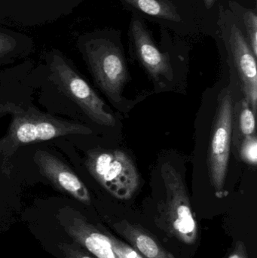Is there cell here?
I'll return each instance as SVG.
<instances>
[{
    "label": "cell",
    "instance_id": "obj_19",
    "mask_svg": "<svg viewBox=\"0 0 257 258\" xmlns=\"http://www.w3.org/2000/svg\"><path fill=\"white\" fill-rule=\"evenodd\" d=\"M228 258H248L244 244L241 241L237 242L233 251Z\"/></svg>",
    "mask_w": 257,
    "mask_h": 258
},
{
    "label": "cell",
    "instance_id": "obj_11",
    "mask_svg": "<svg viewBox=\"0 0 257 258\" xmlns=\"http://www.w3.org/2000/svg\"><path fill=\"white\" fill-rule=\"evenodd\" d=\"M123 236L143 258H173L147 232L138 226L122 223L119 227Z\"/></svg>",
    "mask_w": 257,
    "mask_h": 258
},
{
    "label": "cell",
    "instance_id": "obj_14",
    "mask_svg": "<svg viewBox=\"0 0 257 258\" xmlns=\"http://www.w3.org/2000/svg\"><path fill=\"white\" fill-rule=\"evenodd\" d=\"M243 21L247 33V42L253 55L257 56V16L256 12L245 9L242 15Z\"/></svg>",
    "mask_w": 257,
    "mask_h": 258
},
{
    "label": "cell",
    "instance_id": "obj_18",
    "mask_svg": "<svg viewBox=\"0 0 257 258\" xmlns=\"http://www.w3.org/2000/svg\"><path fill=\"white\" fill-rule=\"evenodd\" d=\"M13 167L6 162L0 152V195L2 189L5 185H7L12 180H16V176L13 174Z\"/></svg>",
    "mask_w": 257,
    "mask_h": 258
},
{
    "label": "cell",
    "instance_id": "obj_12",
    "mask_svg": "<svg viewBox=\"0 0 257 258\" xmlns=\"http://www.w3.org/2000/svg\"><path fill=\"white\" fill-rule=\"evenodd\" d=\"M124 4L150 18L178 23L181 17L169 0H120Z\"/></svg>",
    "mask_w": 257,
    "mask_h": 258
},
{
    "label": "cell",
    "instance_id": "obj_17",
    "mask_svg": "<svg viewBox=\"0 0 257 258\" xmlns=\"http://www.w3.org/2000/svg\"><path fill=\"white\" fill-rule=\"evenodd\" d=\"M108 236L111 240L113 251L118 258H143L133 247L129 246L112 235H108Z\"/></svg>",
    "mask_w": 257,
    "mask_h": 258
},
{
    "label": "cell",
    "instance_id": "obj_7",
    "mask_svg": "<svg viewBox=\"0 0 257 258\" xmlns=\"http://www.w3.org/2000/svg\"><path fill=\"white\" fill-rule=\"evenodd\" d=\"M166 192V214L174 234L187 245L198 238V224L190 206L185 183L181 174L170 163L161 168Z\"/></svg>",
    "mask_w": 257,
    "mask_h": 258
},
{
    "label": "cell",
    "instance_id": "obj_5",
    "mask_svg": "<svg viewBox=\"0 0 257 258\" xmlns=\"http://www.w3.org/2000/svg\"><path fill=\"white\" fill-rule=\"evenodd\" d=\"M218 24L222 39L239 77L245 101L255 113L257 105L256 57L230 11L220 8Z\"/></svg>",
    "mask_w": 257,
    "mask_h": 258
},
{
    "label": "cell",
    "instance_id": "obj_4",
    "mask_svg": "<svg viewBox=\"0 0 257 258\" xmlns=\"http://www.w3.org/2000/svg\"><path fill=\"white\" fill-rule=\"evenodd\" d=\"M82 51L97 84L110 99L119 101L128 78L120 48L112 41L99 38L86 42Z\"/></svg>",
    "mask_w": 257,
    "mask_h": 258
},
{
    "label": "cell",
    "instance_id": "obj_8",
    "mask_svg": "<svg viewBox=\"0 0 257 258\" xmlns=\"http://www.w3.org/2000/svg\"><path fill=\"white\" fill-rule=\"evenodd\" d=\"M33 162L41 175L56 189L84 204H90L91 196L76 173L57 155L47 149L37 148Z\"/></svg>",
    "mask_w": 257,
    "mask_h": 258
},
{
    "label": "cell",
    "instance_id": "obj_10",
    "mask_svg": "<svg viewBox=\"0 0 257 258\" xmlns=\"http://www.w3.org/2000/svg\"><path fill=\"white\" fill-rule=\"evenodd\" d=\"M63 227L70 237L95 257L118 258L108 235L101 233L81 217H72Z\"/></svg>",
    "mask_w": 257,
    "mask_h": 258
},
{
    "label": "cell",
    "instance_id": "obj_16",
    "mask_svg": "<svg viewBox=\"0 0 257 258\" xmlns=\"http://www.w3.org/2000/svg\"><path fill=\"white\" fill-rule=\"evenodd\" d=\"M241 156L247 163L256 165L257 162V141L255 135L246 137L241 146Z\"/></svg>",
    "mask_w": 257,
    "mask_h": 258
},
{
    "label": "cell",
    "instance_id": "obj_6",
    "mask_svg": "<svg viewBox=\"0 0 257 258\" xmlns=\"http://www.w3.org/2000/svg\"><path fill=\"white\" fill-rule=\"evenodd\" d=\"M232 94L230 91L225 89L219 96L208 155L210 181L218 196L223 194L229 165L232 132Z\"/></svg>",
    "mask_w": 257,
    "mask_h": 258
},
{
    "label": "cell",
    "instance_id": "obj_13",
    "mask_svg": "<svg viewBox=\"0 0 257 258\" xmlns=\"http://www.w3.org/2000/svg\"><path fill=\"white\" fill-rule=\"evenodd\" d=\"M30 50L31 46L19 38L0 31V67L27 55Z\"/></svg>",
    "mask_w": 257,
    "mask_h": 258
},
{
    "label": "cell",
    "instance_id": "obj_15",
    "mask_svg": "<svg viewBox=\"0 0 257 258\" xmlns=\"http://www.w3.org/2000/svg\"><path fill=\"white\" fill-rule=\"evenodd\" d=\"M255 116L250 108L248 103L243 101L242 109L240 116V128L245 137L255 135Z\"/></svg>",
    "mask_w": 257,
    "mask_h": 258
},
{
    "label": "cell",
    "instance_id": "obj_20",
    "mask_svg": "<svg viewBox=\"0 0 257 258\" xmlns=\"http://www.w3.org/2000/svg\"><path fill=\"white\" fill-rule=\"evenodd\" d=\"M215 2L216 0H204V3H205V6H206L208 9H211V8L214 6Z\"/></svg>",
    "mask_w": 257,
    "mask_h": 258
},
{
    "label": "cell",
    "instance_id": "obj_3",
    "mask_svg": "<svg viewBox=\"0 0 257 258\" xmlns=\"http://www.w3.org/2000/svg\"><path fill=\"white\" fill-rule=\"evenodd\" d=\"M84 166L104 189L119 200H129L138 187V172L128 155L120 150H90Z\"/></svg>",
    "mask_w": 257,
    "mask_h": 258
},
{
    "label": "cell",
    "instance_id": "obj_2",
    "mask_svg": "<svg viewBox=\"0 0 257 258\" xmlns=\"http://www.w3.org/2000/svg\"><path fill=\"white\" fill-rule=\"evenodd\" d=\"M48 82L82 111L92 122L103 126H113L114 116L105 104L72 63L60 53L54 51L46 57Z\"/></svg>",
    "mask_w": 257,
    "mask_h": 258
},
{
    "label": "cell",
    "instance_id": "obj_9",
    "mask_svg": "<svg viewBox=\"0 0 257 258\" xmlns=\"http://www.w3.org/2000/svg\"><path fill=\"white\" fill-rule=\"evenodd\" d=\"M130 36L137 58L155 80L172 78V70L167 54L161 52L154 43L143 23L133 18L130 26Z\"/></svg>",
    "mask_w": 257,
    "mask_h": 258
},
{
    "label": "cell",
    "instance_id": "obj_1",
    "mask_svg": "<svg viewBox=\"0 0 257 258\" xmlns=\"http://www.w3.org/2000/svg\"><path fill=\"white\" fill-rule=\"evenodd\" d=\"M0 113L9 117L6 132L0 136V152L12 167L14 156L22 147L93 133L84 124L43 113L32 104L3 99L0 101Z\"/></svg>",
    "mask_w": 257,
    "mask_h": 258
}]
</instances>
